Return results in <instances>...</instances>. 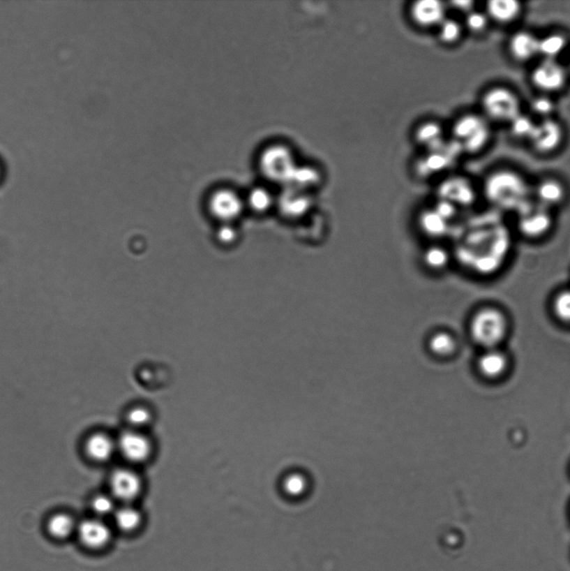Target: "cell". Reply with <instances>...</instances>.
<instances>
[{
  "mask_svg": "<svg viewBox=\"0 0 570 571\" xmlns=\"http://www.w3.org/2000/svg\"><path fill=\"white\" fill-rule=\"evenodd\" d=\"M307 486L306 477L301 473H293L289 475L283 484L285 493L292 497H299L305 494Z\"/></svg>",
  "mask_w": 570,
  "mask_h": 571,
  "instance_id": "28",
  "label": "cell"
},
{
  "mask_svg": "<svg viewBox=\"0 0 570 571\" xmlns=\"http://www.w3.org/2000/svg\"><path fill=\"white\" fill-rule=\"evenodd\" d=\"M119 447L126 459L134 463L145 461L151 452V445L142 435L128 431L121 436Z\"/></svg>",
  "mask_w": 570,
  "mask_h": 571,
  "instance_id": "12",
  "label": "cell"
},
{
  "mask_svg": "<svg viewBox=\"0 0 570 571\" xmlns=\"http://www.w3.org/2000/svg\"><path fill=\"white\" fill-rule=\"evenodd\" d=\"M150 420V413L144 408H134L128 414V421L134 426H143Z\"/></svg>",
  "mask_w": 570,
  "mask_h": 571,
  "instance_id": "36",
  "label": "cell"
},
{
  "mask_svg": "<svg viewBox=\"0 0 570 571\" xmlns=\"http://www.w3.org/2000/svg\"><path fill=\"white\" fill-rule=\"evenodd\" d=\"M537 194L540 202H542L543 206L559 205L564 197L562 185L554 180L543 181L539 186Z\"/></svg>",
  "mask_w": 570,
  "mask_h": 571,
  "instance_id": "22",
  "label": "cell"
},
{
  "mask_svg": "<svg viewBox=\"0 0 570 571\" xmlns=\"http://www.w3.org/2000/svg\"><path fill=\"white\" fill-rule=\"evenodd\" d=\"M442 196L446 201L453 205L457 202L460 205H470L474 200V193L470 184L463 179H451L443 184L441 188Z\"/></svg>",
  "mask_w": 570,
  "mask_h": 571,
  "instance_id": "17",
  "label": "cell"
},
{
  "mask_svg": "<svg viewBox=\"0 0 570 571\" xmlns=\"http://www.w3.org/2000/svg\"><path fill=\"white\" fill-rule=\"evenodd\" d=\"M539 41L529 32L516 33L510 40V52L518 61L530 60L539 53Z\"/></svg>",
  "mask_w": 570,
  "mask_h": 571,
  "instance_id": "16",
  "label": "cell"
},
{
  "mask_svg": "<svg viewBox=\"0 0 570 571\" xmlns=\"http://www.w3.org/2000/svg\"><path fill=\"white\" fill-rule=\"evenodd\" d=\"M92 509L96 514L107 515L111 514L114 510V503L107 496H97L92 501Z\"/></svg>",
  "mask_w": 570,
  "mask_h": 571,
  "instance_id": "32",
  "label": "cell"
},
{
  "mask_svg": "<svg viewBox=\"0 0 570 571\" xmlns=\"http://www.w3.org/2000/svg\"><path fill=\"white\" fill-rule=\"evenodd\" d=\"M439 126L435 124H428L421 126L418 131L417 137L421 142H429L436 141L440 135Z\"/></svg>",
  "mask_w": 570,
  "mask_h": 571,
  "instance_id": "35",
  "label": "cell"
},
{
  "mask_svg": "<svg viewBox=\"0 0 570 571\" xmlns=\"http://www.w3.org/2000/svg\"><path fill=\"white\" fill-rule=\"evenodd\" d=\"M216 236L219 242L229 245L234 243L237 239L238 232L233 226L225 223L218 228Z\"/></svg>",
  "mask_w": 570,
  "mask_h": 571,
  "instance_id": "34",
  "label": "cell"
},
{
  "mask_svg": "<svg viewBox=\"0 0 570 571\" xmlns=\"http://www.w3.org/2000/svg\"><path fill=\"white\" fill-rule=\"evenodd\" d=\"M249 205L257 213H264L270 209L273 200L271 195L264 188H255L249 194Z\"/></svg>",
  "mask_w": 570,
  "mask_h": 571,
  "instance_id": "27",
  "label": "cell"
},
{
  "mask_svg": "<svg viewBox=\"0 0 570 571\" xmlns=\"http://www.w3.org/2000/svg\"><path fill=\"white\" fill-rule=\"evenodd\" d=\"M310 205V202L308 198L292 193L285 194L281 202L282 209L288 214L287 215H297L298 217L305 214L307 209L309 210Z\"/></svg>",
  "mask_w": 570,
  "mask_h": 571,
  "instance_id": "26",
  "label": "cell"
},
{
  "mask_svg": "<svg viewBox=\"0 0 570 571\" xmlns=\"http://www.w3.org/2000/svg\"><path fill=\"white\" fill-rule=\"evenodd\" d=\"M86 450L88 456L96 462H107L113 455L114 444L107 436L97 433L88 438Z\"/></svg>",
  "mask_w": 570,
  "mask_h": 571,
  "instance_id": "20",
  "label": "cell"
},
{
  "mask_svg": "<svg viewBox=\"0 0 570 571\" xmlns=\"http://www.w3.org/2000/svg\"><path fill=\"white\" fill-rule=\"evenodd\" d=\"M261 167L266 175L276 180L289 179L295 171L290 151L280 146L270 147L264 152Z\"/></svg>",
  "mask_w": 570,
  "mask_h": 571,
  "instance_id": "5",
  "label": "cell"
},
{
  "mask_svg": "<svg viewBox=\"0 0 570 571\" xmlns=\"http://www.w3.org/2000/svg\"><path fill=\"white\" fill-rule=\"evenodd\" d=\"M530 138L536 150L551 151L559 146L562 138V130L556 121L546 120L534 126Z\"/></svg>",
  "mask_w": 570,
  "mask_h": 571,
  "instance_id": "8",
  "label": "cell"
},
{
  "mask_svg": "<svg viewBox=\"0 0 570 571\" xmlns=\"http://www.w3.org/2000/svg\"><path fill=\"white\" fill-rule=\"evenodd\" d=\"M451 255L447 249L440 244L429 242L421 249L420 264L426 272L439 274L449 267Z\"/></svg>",
  "mask_w": 570,
  "mask_h": 571,
  "instance_id": "11",
  "label": "cell"
},
{
  "mask_svg": "<svg viewBox=\"0 0 570 571\" xmlns=\"http://www.w3.org/2000/svg\"><path fill=\"white\" fill-rule=\"evenodd\" d=\"M527 187L520 177L511 172H498L489 177L487 195L493 202L513 206L525 200Z\"/></svg>",
  "mask_w": 570,
  "mask_h": 571,
  "instance_id": "2",
  "label": "cell"
},
{
  "mask_svg": "<svg viewBox=\"0 0 570 571\" xmlns=\"http://www.w3.org/2000/svg\"><path fill=\"white\" fill-rule=\"evenodd\" d=\"M426 348L438 357L451 356L457 349V341L453 334L445 329H437L426 338Z\"/></svg>",
  "mask_w": 570,
  "mask_h": 571,
  "instance_id": "15",
  "label": "cell"
},
{
  "mask_svg": "<svg viewBox=\"0 0 570 571\" xmlns=\"http://www.w3.org/2000/svg\"><path fill=\"white\" fill-rule=\"evenodd\" d=\"M487 8L493 20L500 23H508L516 18L521 6L515 0H493L488 3Z\"/></svg>",
  "mask_w": 570,
  "mask_h": 571,
  "instance_id": "21",
  "label": "cell"
},
{
  "mask_svg": "<svg viewBox=\"0 0 570 571\" xmlns=\"http://www.w3.org/2000/svg\"><path fill=\"white\" fill-rule=\"evenodd\" d=\"M535 125L529 117L519 114L511 121V131L518 138H530Z\"/></svg>",
  "mask_w": 570,
  "mask_h": 571,
  "instance_id": "30",
  "label": "cell"
},
{
  "mask_svg": "<svg viewBox=\"0 0 570 571\" xmlns=\"http://www.w3.org/2000/svg\"><path fill=\"white\" fill-rule=\"evenodd\" d=\"M111 487L114 496L117 498L130 501L140 493L141 481L133 472L128 469H119L112 476Z\"/></svg>",
  "mask_w": 570,
  "mask_h": 571,
  "instance_id": "10",
  "label": "cell"
},
{
  "mask_svg": "<svg viewBox=\"0 0 570 571\" xmlns=\"http://www.w3.org/2000/svg\"><path fill=\"white\" fill-rule=\"evenodd\" d=\"M115 521L119 530L124 532H132L140 526L142 517L137 510L130 507H125L116 512Z\"/></svg>",
  "mask_w": 570,
  "mask_h": 571,
  "instance_id": "23",
  "label": "cell"
},
{
  "mask_svg": "<svg viewBox=\"0 0 570 571\" xmlns=\"http://www.w3.org/2000/svg\"><path fill=\"white\" fill-rule=\"evenodd\" d=\"M567 40L561 35H551L539 41V52L547 59L554 58L563 52Z\"/></svg>",
  "mask_w": 570,
  "mask_h": 571,
  "instance_id": "25",
  "label": "cell"
},
{
  "mask_svg": "<svg viewBox=\"0 0 570 571\" xmlns=\"http://www.w3.org/2000/svg\"><path fill=\"white\" fill-rule=\"evenodd\" d=\"M508 359L495 349L488 350L479 359V369L488 378H497L504 373Z\"/></svg>",
  "mask_w": 570,
  "mask_h": 571,
  "instance_id": "18",
  "label": "cell"
},
{
  "mask_svg": "<svg viewBox=\"0 0 570 571\" xmlns=\"http://www.w3.org/2000/svg\"><path fill=\"white\" fill-rule=\"evenodd\" d=\"M466 23L467 27L474 32H480L483 31L487 25V18L482 13L471 12L467 15Z\"/></svg>",
  "mask_w": 570,
  "mask_h": 571,
  "instance_id": "33",
  "label": "cell"
},
{
  "mask_svg": "<svg viewBox=\"0 0 570 571\" xmlns=\"http://www.w3.org/2000/svg\"><path fill=\"white\" fill-rule=\"evenodd\" d=\"M553 310L558 319L570 323V290L561 292L553 303Z\"/></svg>",
  "mask_w": 570,
  "mask_h": 571,
  "instance_id": "29",
  "label": "cell"
},
{
  "mask_svg": "<svg viewBox=\"0 0 570 571\" xmlns=\"http://www.w3.org/2000/svg\"><path fill=\"white\" fill-rule=\"evenodd\" d=\"M78 535L83 544L91 549L103 548L112 539V532L107 524L96 519H87L81 523Z\"/></svg>",
  "mask_w": 570,
  "mask_h": 571,
  "instance_id": "9",
  "label": "cell"
},
{
  "mask_svg": "<svg viewBox=\"0 0 570 571\" xmlns=\"http://www.w3.org/2000/svg\"><path fill=\"white\" fill-rule=\"evenodd\" d=\"M472 3H472V1H457V2H453V4H454L455 7L458 8H459V10H470V8H472Z\"/></svg>",
  "mask_w": 570,
  "mask_h": 571,
  "instance_id": "38",
  "label": "cell"
},
{
  "mask_svg": "<svg viewBox=\"0 0 570 571\" xmlns=\"http://www.w3.org/2000/svg\"><path fill=\"white\" fill-rule=\"evenodd\" d=\"M550 227V215L543 208L525 209L519 221L523 234L532 238L542 236Z\"/></svg>",
  "mask_w": 570,
  "mask_h": 571,
  "instance_id": "13",
  "label": "cell"
},
{
  "mask_svg": "<svg viewBox=\"0 0 570 571\" xmlns=\"http://www.w3.org/2000/svg\"><path fill=\"white\" fill-rule=\"evenodd\" d=\"M470 335L477 344L488 350L495 349L504 341L508 331V321L500 311L483 309L472 317Z\"/></svg>",
  "mask_w": 570,
  "mask_h": 571,
  "instance_id": "1",
  "label": "cell"
},
{
  "mask_svg": "<svg viewBox=\"0 0 570 571\" xmlns=\"http://www.w3.org/2000/svg\"><path fill=\"white\" fill-rule=\"evenodd\" d=\"M209 205L210 212L215 217L227 223L239 217L243 210L242 201L230 190H220L213 193Z\"/></svg>",
  "mask_w": 570,
  "mask_h": 571,
  "instance_id": "7",
  "label": "cell"
},
{
  "mask_svg": "<svg viewBox=\"0 0 570 571\" xmlns=\"http://www.w3.org/2000/svg\"><path fill=\"white\" fill-rule=\"evenodd\" d=\"M483 107L488 115L497 121H512L519 115L518 100L505 88H493L484 95Z\"/></svg>",
  "mask_w": 570,
  "mask_h": 571,
  "instance_id": "3",
  "label": "cell"
},
{
  "mask_svg": "<svg viewBox=\"0 0 570 571\" xmlns=\"http://www.w3.org/2000/svg\"><path fill=\"white\" fill-rule=\"evenodd\" d=\"M444 7L435 0H423L413 4L412 16L415 22L423 27L440 24L444 20Z\"/></svg>",
  "mask_w": 570,
  "mask_h": 571,
  "instance_id": "14",
  "label": "cell"
},
{
  "mask_svg": "<svg viewBox=\"0 0 570 571\" xmlns=\"http://www.w3.org/2000/svg\"><path fill=\"white\" fill-rule=\"evenodd\" d=\"M461 35V28L460 25L453 20H444L440 24V36L441 40L445 43H453L457 40Z\"/></svg>",
  "mask_w": 570,
  "mask_h": 571,
  "instance_id": "31",
  "label": "cell"
},
{
  "mask_svg": "<svg viewBox=\"0 0 570 571\" xmlns=\"http://www.w3.org/2000/svg\"><path fill=\"white\" fill-rule=\"evenodd\" d=\"M567 74L559 63L547 59L534 69L532 80L536 87L546 91H555L562 88Z\"/></svg>",
  "mask_w": 570,
  "mask_h": 571,
  "instance_id": "6",
  "label": "cell"
},
{
  "mask_svg": "<svg viewBox=\"0 0 570 571\" xmlns=\"http://www.w3.org/2000/svg\"><path fill=\"white\" fill-rule=\"evenodd\" d=\"M48 531L54 538H66L74 528L73 519L66 514H57L50 518L47 524Z\"/></svg>",
  "mask_w": 570,
  "mask_h": 571,
  "instance_id": "24",
  "label": "cell"
},
{
  "mask_svg": "<svg viewBox=\"0 0 570 571\" xmlns=\"http://www.w3.org/2000/svg\"><path fill=\"white\" fill-rule=\"evenodd\" d=\"M532 108H533L536 113L539 114V115H548V114H550L553 110H554V104H553L550 99L546 98V97H539V98L535 99L533 101Z\"/></svg>",
  "mask_w": 570,
  "mask_h": 571,
  "instance_id": "37",
  "label": "cell"
},
{
  "mask_svg": "<svg viewBox=\"0 0 570 571\" xmlns=\"http://www.w3.org/2000/svg\"><path fill=\"white\" fill-rule=\"evenodd\" d=\"M454 134L462 141L463 147L470 152L482 149L490 136L486 122L475 115H467L458 120L454 126Z\"/></svg>",
  "mask_w": 570,
  "mask_h": 571,
  "instance_id": "4",
  "label": "cell"
},
{
  "mask_svg": "<svg viewBox=\"0 0 570 571\" xmlns=\"http://www.w3.org/2000/svg\"><path fill=\"white\" fill-rule=\"evenodd\" d=\"M447 220L437 212L436 209L426 208L418 214L417 223L419 230L426 235H432L434 238L444 234L447 230Z\"/></svg>",
  "mask_w": 570,
  "mask_h": 571,
  "instance_id": "19",
  "label": "cell"
}]
</instances>
